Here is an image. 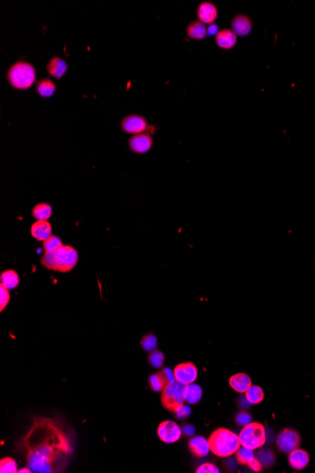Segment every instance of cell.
Instances as JSON below:
<instances>
[{"mask_svg":"<svg viewBox=\"0 0 315 473\" xmlns=\"http://www.w3.org/2000/svg\"><path fill=\"white\" fill-rule=\"evenodd\" d=\"M31 234L34 239L44 242L52 235V226L48 221H36L32 224Z\"/></svg>","mask_w":315,"mask_h":473,"instance_id":"9a60e30c","label":"cell"},{"mask_svg":"<svg viewBox=\"0 0 315 473\" xmlns=\"http://www.w3.org/2000/svg\"><path fill=\"white\" fill-rule=\"evenodd\" d=\"M229 385L231 388L238 393H245L252 385L250 377L246 373H237L229 379Z\"/></svg>","mask_w":315,"mask_h":473,"instance_id":"ac0fdd59","label":"cell"},{"mask_svg":"<svg viewBox=\"0 0 315 473\" xmlns=\"http://www.w3.org/2000/svg\"><path fill=\"white\" fill-rule=\"evenodd\" d=\"M247 466L250 467L252 470H254V471H257V472H258V471H260V470H261V467H262L261 464H260V462L258 461V459L257 458V457H255V458H254V460H253L251 463H249Z\"/></svg>","mask_w":315,"mask_h":473,"instance_id":"74e56055","label":"cell"},{"mask_svg":"<svg viewBox=\"0 0 315 473\" xmlns=\"http://www.w3.org/2000/svg\"><path fill=\"white\" fill-rule=\"evenodd\" d=\"M253 451L254 450L246 448V447H244V446L241 445L240 448L238 449V451L236 452V459L242 465H248L255 458V454H254Z\"/></svg>","mask_w":315,"mask_h":473,"instance_id":"4316f807","label":"cell"},{"mask_svg":"<svg viewBox=\"0 0 315 473\" xmlns=\"http://www.w3.org/2000/svg\"><path fill=\"white\" fill-rule=\"evenodd\" d=\"M197 17L203 24L212 25L218 17V10L212 2H202L197 8Z\"/></svg>","mask_w":315,"mask_h":473,"instance_id":"4fadbf2b","label":"cell"},{"mask_svg":"<svg viewBox=\"0 0 315 473\" xmlns=\"http://www.w3.org/2000/svg\"><path fill=\"white\" fill-rule=\"evenodd\" d=\"M299 444L300 436L295 430L284 429L277 435V448L282 453L290 454L292 451L298 448Z\"/></svg>","mask_w":315,"mask_h":473,"instance_id":"52a82bcc","label":"cell"},{"mask_svg":"<svg viewBox=\"0 0 315 473\" xmlns=\"http://www.w3.org/2000/svg\"><path fill=\"white\" fill-rule=\"evenodd\" d=\"M158 339L153 334L145 335L141 340V346L146 352H153L157 347Z\"/></svg>","mask_w":315,"mask_h":473,"instance_id":"4dcf8cb0","label":"cell"},{"mask_svg":"<svg viewBox=\"0 0 315 473\" xmlns=\"http://www.w3.org/2000/svg\"><path fill=\"white\" fill-rule=\"evenodd\" d=\"M202 388L198 385L191 384L185 388V401L190 404H197L202 397Z\"/></svg>","mask_w":315,"mask_h":473,"instance_id":"cb8c5ba5","label":"cell"},{"mask_svg":"<svg viewBox=\"0 0 315 473\" xmlns=\"http://www.w3.org/2000/svg\"><path fill=\"white\" fill-rule=\"evenodd\" d=\"M63 246V243L62 239L57 235H53V234L49 238L44 240L43 242L44 253H54Z\"/></svg>","mask_w":315,"mask_h":473,"instance_id":"83f0119b","label":"cell"},{"mask_svg":"<svg viewBox=\"0 0 315 473\" xmlns=\"http://www.w3.org/2000/svg\"><path fill=\"white\" fill-rule=\"evenodd\" d=\"M218 32H219L218 26L215 25V24H212V25L208 26V35H215V36H216Z\"/></svg>","mask_w":315,"mask_h":473,"instance_id":"f35d334b","label":"cell"},{"mask_svg":"<svg viewBox=\"0 0 315 473\" xmlns=\"http://www.w3.org/2000/svg\"><path fill=\"white\" fill-rule=\"evenodd\" d=\"M196 473H219V468L214 465L213 463H205L200 467H197Z\"/></svg>","mask_w":315,"mask_h":473,"instance_id":"d590c367","label":"cell"},{"mask_svg":"<svg viewBox=\"0 0 315 473\" xmlns=\"http://www.w3.org/2000/svg\"><path fill=\"white\" fill-rule=\"evenodd\" d=\"M231 31L240 37H246L252 31V21L245 14H237L231 20Z\"/></svg>","mask_w":315,"mask_h":473,"instance_id":"5bb4252c","label":"cell"},{"mask_svg":"<svg viewBox=\"0 0 315 473\" xmlns=\"http://www.w3.org/2000/svg\"><path fill=\"white\" fill-rule=\"evenodd\" d=\"M246 399L250 404H258L265 399V392L258 385H251L246 392Z\"/></svg>","mask_w":315,"mask_h":473,"instance_id":"484cf974","label":"cell"},{"mask_svg":"<svg viewBox=\"0 0 315 473\" xmlns=\"http://www.w3.org/2000/svg\"><path fill=\"white\" fill-rule=\"evenodd\" d=\"M0 312H3L6 308L7 305L11 301V295L9 293V289H7L5 286L0 284Z\"/></svg>","mask_w":315,"mask_h":473,"instance_id":"836d02e7","label":"cell"},{"mask_svg":"<svg viewBox=\"0 0 315 473\" xmlns=\"http://www.w3.org/2000/svg\"><path fill=\"white\" fill-rule=\"evenodd\" d=\"M187 35L194 40H203L208 35V28L200 21H193L187 27Z\"/></svg>","mask_w":315,"mask_h":473,"instance_id":"44dd1931","label":"cell"},{"mask_svg":"<svg viewBox=\"0 0 315 473\" xmlns=\"http://www.w3.org/2000/svg\"><path fill=\"white\" fill-rule=\"evenodd\" d=\"M241 445L256 450L262 447L266 441L265 428L259 423L251 422L244 426L239 435Z\"/></svg>","mask_w":315,"mask_h":473,"instance_id":"5b68a950","label":"cell"},{"mask_svg":"<svg viewBox=\"0 0 315 473\" xmlns=\"http://www.w3.org/2000/svg\"><path fill=\"white\" fill-rule=\"evenodd\" d=\"M164 355L160 351H153L148 357V361L153 367H161L164 364Z\"/></svg>","mask_w":315,"mask_h":473,"instance_id":"d6a6232c","label":"cell"},{"mask_svg":"<svg viewBox=\"0 0 315 473\" xmlns=\"http://www.w3.org/2000/svg\"><path fill=\"white\" fill-rule=\"evenodd\" d=\"M185 388L186 385L176 380L165 385L161 397L164 408L171 412H175L179 406L185 404Z\"/></svg>","mask_w":315,"mask_h":473,"instance_id":"277c9868","label":"cell"},{"mask_svg":"<svg viewBox=\"0 0 315 473\" xmlns=\"http://www.w3.org/2000/svg\"><path fill=\"white\" fill-rule=\"evenodd\" d=\"M257 458L260 462L262 467H270L275 463V457L271 451L269 450H265V451H259L257 454Z\"/></svg>","mask_w":315,"mask_h":473,"instance_id":"f546056e","label":"cell"},{"mask_svg":"<svg viewBox=\"0 0 315 473\" xmlns=\"http://www.w3.org/2000/svg\"><path fill=\"white\" fill-rule=\"evenodd\" d=\"M183 431L185 432L186 435H193L195 433V429L191 425H185L184 428H183Z\"/></svg>","mask_w":315,"mask_h":473,"instance_id":"ab89813d","label":"cell"},{"mask_svg":"<svg viewBox=\"0 0 315 473\" xmlns=\"http://www.w3.org/2000/svg\"><path fill=\"white\" fill-rule=\"evenodd\" d=\"M41 264L48 270L56 271V264H55V257L54 253H44L43 257L41 258Z\"/></svg>","mask_w":315,"mask_h":473,"instance_id":"1f68e13d","label":"cell"},{"mask_svg":"<svg viewBox=\"0 0 315 473\" xmlns=\"http://www.w3.org/2000/svg\"><path fill=\"white\" fill-rule=\"evenodd\" d=\"M309 462V454L301 449H296L289 454V464L295 469L301 470L308 466Z\"/></svg>","mask_w":315,"mask_h":473,"instance_id":"e0dca14e","label":"cell"},{"mask_svg":"<svg viewBox=\"0 0 315 473\" xmlns=\"http://www.w3.org/2000/svg\"><path fill=\"white\" fill-rule=\"evenodd\" d=\"M157 433L162 441L172 444L179 440L182 431L177 423L172 420H166L159 425Z\"/></svg>","mask_w":315,"mask_h":473,"instance_id":"ba28073f","label":"cell"},{"mask_svg":"<svg viewBox=\"0 0 315 473\" xmlns=\"http://www.w3.org/2000/svg\"><path fill=\"white\" fill-rule=\"evenodd\" d=\"M8 80L14 88H31L36 80V71L32 63L17 62L9 69Z\"/></svg>","mask_w":315,"mask_h":473,"instance_id":"3957f363","label":"cell"},{"mask_svg":"<svg viewBox=\"0 0 315 473\" xmlns=\"http://www.w3.org/2000/svg\"><path fill=\"white\" fill-rule=\"evenodd\" d=\"M66 71H67V63H65L61 58H52L47 64V72L51 77L61 79L64 76Z\"/></svg>","mask_w":315,"mask_h":473,"instance_id":"ffe728a7","label":"cell"},{"mask_svg":"<svg viewBox=\"0 0 315 473\" xmlns=\"http://www.w3.org/2000/svg\"><path fill=\"white\" fill-rule=\"evenodd\" d=\"M174 380V371L172 372V370L169 368H164L160 372L152 374L148 379V385L153 391H163L165 385Z\"/></svg>","mask_w":315,"mask_h":473,"instance_id":"7c38bea8","label":"cell"},{"mask_svg":"<svg viewBox=\"0 0 315 473\" xmlns=\"http://www.w3.org/2000/svg\"><path fill=\"white\" fill-rule=\"evenodd\" d=\"M56 271L66 273L75 268L78 262V253L76 248L69 245H63L54 252Z\"/></svg>","mask_w":315,"mask_h":473,"instance_id":"8992f818","label":"cell"},{"mask_svg":"<svg viewBox=\"0 0 315 473\" xmlns=\"http://www.w3.org/2000/svg\"><path fill=\"white\" fill-rule=\"evenodd\" d=\"M174 413L176 414V416L178 418H184V417L189 416L190 413H191V408H190L189 406L183 404L181 406H179Z\"/></svg>","mask_w":315,"mask_h":473,"instance_id":"8d00e7d4","label":"cell"},{"mask_svg":"<svg viewBox=\"0 0 315 473\" xmlns=\"http://www.w3.org/2000/svg\"><path fill=\"white\" fill-rule=\"evenodd\" d=\"M56 85L49 79L41 80L37 83V92L39 95L43 97H49L55 93Z\"/></svg>","mask_w":315,"mask_h":473,"instance_id":"d4e9b609","label":"cell"},{"mask_svg":"<svg viewBox=\"0 0 315 473\" xmlns=\"http://www.w3.org/2000/svg\"><path fill=\"white\" fill-rule=\"evenodd\" d=\"M215 38L216 44L222 49H231L237 44V35L228 29L219 31Z\"/></svg>","mask_w":315,"mask_h":473,"instance_id":"2e32d148","label":"cell"},{"mask_svg":"<svg viewBox=\"0 0 315 473\" xmlns=\"http://www.w3.org/2000/svg\"><path fill=\"white\" fill-rule=\"evenodd\" d=\"M0 472L1 473H16L18 472L17 464L11 457L2 458L0 461Z\"/></svg>","mask_w":315,"mask_h":473,"instance_id":"f1b7e54d","label":"cell"},{"mask_svg":"<svg viewBox=\"0 0 315 473\" xmlns=\"http://www.w3.org/2000/svg\"><path fill=\"white\" fill-rule=\"evenodd\" d=\"M28 466L36 473L63 472L73 454L69 435L59 419L36 416L18 443Z\"/></svg>","mask_w":315,"mask_h":473,"instance_id":"6da1fadb","label":"cell"},{"mask_svg":"<svg viewBox=\"0 0 315 473\" xmlns=\"http://www.w3.org/2000/svg\"><path fill=\"white\" fill-rule=\"evenodd\" d=\"M32 472V469L30 467H25V468H21L18 470V473H31Z\"/></svg>","mask_w":315,"mask_h":473,"instance_id":"60d3db41","label":"cell"},{"mask_svg":"<svg viewBox=\"0 0 315 473\" xmlns=\"http://www.w3.org/2000/svg\"><path fill=\"white\" fill-rule=\"evenodd\" d=\"M52 207L50 204L42 202L36 204L32 209V216L36 221H48L52 216Z\"/></svg>","mask_w":315,"mask_h":473,"instance_id":"603a6c76","label":"cell"},{"mask_svg":"<svg viewBox=\"0 0 315 473\" xmlns=\"http://www.w3.org/2000/svg\"><path fill=\"white\" fill-rule=\"evenodd\" d=\"M121 126L125 133L136 135L144 133L147 130V121L141 115L132 114L122 120Z\"/></svg>","mask_w":315,"mask_h":473,"instance_id":"30bf717a","label":"cell"},{"mask_svg":"<svg viewBox=\"0 0 315 473\" xmlns=\"http://www.w3.org/2000/svg\"><path fill=\"white\" fill-rule=\"evenodd\" d=\"M175 380L183 385H188L195 383L197 378V368L195 364L187 362L177 365L174 368Z\"/></svg>","mask_w":315,"mask_h":473,"instance_id":"9c48e42d","label":"cell"},{"mask_svg":"<svg viewBox=\"0 0 315 473\" xmlns=\"http://www.w3.org/2000/svg\"><path fill=\"white\" fill-rule=\"evenodd\" d=\"M153 145V139L150 134L141 133L133 135L128 141V146L132 152L137 154H145L149 152Z\"/></svg>","mask_w":315,"mask_h":473,"instance_id":"8fae6325","label":"cell"},{"mask_svg":"<svg viewBox=\"0 0 315 473\" xmlns=\"http://www.w3.org/2000/svg\"><path fill=\"white\" fill-rule=\"evenodd\" d=\"M236 423L240 426H246L247 424L252 422V417L247 412H240L235 417Z\"/></svg>","mask_w":315,"mask_h":473,"instance_id":"e575fe53","label":"cell"},{"mask_svg":"<svg viewBox=\"0 0 315 473\" xmlns=\"http://www.w3.org/2000/svg\"><path fill=\"white\" fill-rule=\"evenodd\" d=\"M0 282H1L0 284L5 286L7 289H14L19 285V275L15 270L8 269L6 271L1 273Z\"/></svg>","mask_w":315,"mask_h":473,"instance_id":"7402d4cb","label":"cell"},{"mask_svg":"<svg viewBox=\"0 0 315 473\" xmlns=\"http://www.w3.org/2000/svg\"><path fill=\"white\" fill-rule=\"evenodd\" d=\"M208 444L211 451L219 457L231 456L241 446L239 435L225 428L215 430L208 438Z\"/></svg>","mask_w":315,"mask_h":473,"instance_id":"7a4b0ae2","label":"cell"},{"mask_svg":"<svg viewBox=\"0 0 315 473\" xmlns=\"http://www.w3.org/2000/svg\"><path fill=\"white\" fill-rule=\"evenodd\" d=\"M190 452L197 457L206 456L209 453L211 448L208 440L203 436H195L189 441Z\"/></svg>","mask_w":315,"mask_h":473,"instance_id":"d6986e66","label":"cell"}]
</instances>
